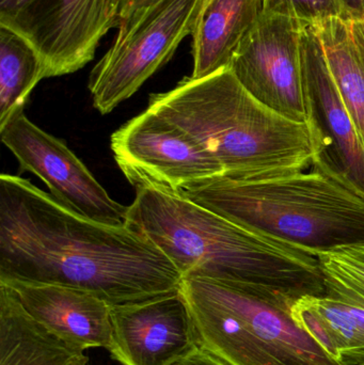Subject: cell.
<instances>
[{
    "label": "cell",
    "mask_w": 364,
    "mask_h": 365,
    "mask_svg": "<svg viewBox=\"0 0 364 365\" xmlns=\"http://www.w3.org/2000/svg\"><path fill=\"white\" fill-rule=\"evenodd\" d=\"M89 292L110 306L180 291L170 259L128 225H103L19 175H0V282Z\"/></svg>",
    "instance_id": "cell-1"
},
{
    "label": "cell",
    "mask_w": 364,
    "mask_h": 365,
    "mask_svg": "<svg viewBox=\"0 0 364 365\" xmlns=\"http://www.w3.org/2000/svg\"><path fill=\"white\" fill-rule=\"evenodd\" d=\"M128 227L149 238L184 278L248 285L292 309L299 298L325 295L316 255L241 227L177 193L136 188Z\"/></svg>",
    "instance_id": "cell-2"
},
{
    "label": "cell",
    "mask_w": 364,
    "mask_h": 365,
    "mask_svg": "<svg viewBox=\"0 0 364 365\" xmlns=\"http://www.w3.org/2000/svg\"><path fill=\"white\" fill-rule=\"evenodd\" d=\"M177 195L311 255L364 244V197L318 160L310 168L190 182Z\"/></svg>",
    "instance_id": "cell-3"
},
{
    "label": "cell",
    "mask_w": 364,
    "mask_h": 365,
    "mask_svg": "<svg viewBox=\"0 0 364 365\" xmlns=\"http://www.w3.org/2000/svg\"><path fill=\"white\" fill-rule=\"evenodd\" d=\"M147 108L192 135L224 170L250 178L310 168L314 152L307 125L261 104L230 68L202 78L186 77Z\"/></svg>",
    "instance_id": "cell-4"
},
{
    "label": "cell",
    "mask_w": 364,
    "mask_h": 365,
    "mask_svg": "<svg viewBox=\"0 0 364 365\" xmlns=\"http://www.w3.org/2000/svg\"><path fill=\"white\" fill-rule=\"evenodd\" d=\"M199 345L230 365H340L292 319L291 311L259 289L207 278L180 287Z\"/></svg>",
    "instance_id": "cell-5"
},
{
    "label": "cell",
    "mask_w": 364,
    "mask_h": 365,
    "mask_svg": "<svg viewBox=\"0 0 364 365\" xmlns=\"http://www.w3.org/2000/svg\"><path fill=\"white\" fill-rule=\"evenodd\" d=\"M203 0H157L120 17L113 44L90 73L94 108L111 113L170 61L192 36Z\"/></svg>",
    "instance_id": "cell-6"
},
{
    "label": "cell",
    "mask_w": 364,
    "mask_h": 365,
    "mask_svg": "<svg viewBox=\"0 0 364 365\" xmlns=\"http://www.w3.org/2000/svg\"><path fill=\"white\" fill-rule=\"evenodd\" d=\"M122 0H0V28L38 53L45 78L81 70L118 26Z\"/></svg>",
    "instance_id": "cell-7"
},
{
    "label": "cell",
    "mask_w": 364,
    "mask_h": 365,
    "mask_svg": "<svg viewBox=\"0 0 364 365\" xmlns=\"http://www.w3.org/2000/svg\"><path fill=\"white\" fill-rule=\"evenodd\" d=\"M111 151L135 187L177 192L186 185L224 175L215 158L180 126L147 108L111 135Z\"/></svg>",
    "instance_id": "cell-8"
},
{
    "label": "cell",
    "mask_w": 364,
    "mask_h": 365,
    "mask_svg": "<svg viewBox=\"0 0 364 365\" xmlns=\"http://www.w3.org/2000/svg\"><path fill=\"white\" fill-rule=\"evenodd\" d=\"M1 141L21 171L42 180L59 203L103 225L128 223V206L115 202L66 143L41 130L25 113H16L0 128Z\"/></svg>",
    "instance_id": "cell-9"
},
{
    "label": "cell",
    "mask_w": 364,
    "mask_h": 365,
    "mask_svg": "<svg viewBox=\"0 0 364 365\" xmlns=\"http://www.w3.org/2000/svg\"><path fill=\"white\" fill-rule=\"evenodd\" d=\"M301 62L313 160L322 163L364 197V145L331 76L322 41L301 23Z\"/></svg>",
    "instance_id": "cell-10"
},
{
    "label": "cell",
    "mask_w": 364,
    "mask_h": 365,
    "mask_svg": "<svg viewBox=\"0 0 364 365\" xmlns=\"http://www.w3.org/2000/svg\"><path fill=\"white\" fill-rule=\"evenodd\" d=\"M301 31V21L264 13L229 68L261 104L290 121L306 124Z\"/></svg>",
    "instance_id": "cell-11"
},
{
    "label": "cell",
    "mask_w": 364,
    "mask_h": 365,
    "mask_svg": "<svg viewBox=\"0 0 364 365\" xmlns=\"http://www.w3.org/2000/svg\"><path fill=\"white\" fill-rule=\"evenodd\" d=\"M108 351L122 365H170L200 346L181 292L111 306Z\"/></svg>",
    "instance_id": "cell-12"
},
{
    "label": "cell",
    "mask_w": 364,
    "mask_h": 365,
    "mask_svg": "<svg viewBox=\"0 0 364 365\" xmlns=\"http://www.w3.org/2000/svg\"><path fill=\"white\" fill-rule=\"evenodd\" d=\"M16 294L26 311L49 331L78 349L113 342L111 306L102 298L75 287L45 283L0 282Z\"/></svg>",
    "instance_id": "cell-13"
},
{
    "label": "cell",
    "mask_w": 364,
    "mask_h": 365,
    "mask_svg": "<svg viewBox=\"0 0 364 365\" xmlns=\"http://www.w3.org/2000/svg\"><path fill=\"white\" fill-rule=\"evenodd\" d=\"M264 12V0H203L192 34L190 77L202 78L229 68Z\"/></svg>",
    "instance_id": "cell-14"
},
{
    "label": "cell",
    "mask_w": 364,
    "mask_h": 365,
    "mask_svg": "<svg viewBox=\"0 0 364 365\" xmlns=\"http://www.w3.org/2000/svg\"><path fill=\"white\" fill-rule=\"evenodd\" d=\"M0 365H89V358L41 325L0 283Z\"/></svg>",
    "instance_id": "cell-15"
},
{
    "label": "cell",
    "mask_w": 364,
    "mask_h": 365,
    "mask_svg": "<svg viewBox=\"0 0 364 365\" xmlns=\"http://www.w3.org/2000/svg\"><path fill=\"white\" fill-rule=\"evenodd\" d=\"M331 76L364 145V30L340 17L314 25Z\"/></svg>",
    "instance_id": "cell-16"
},
{
    "label": "cell",
    "mask_w": 364,
    "mask_h": 365,
    "mask_svg": "<svg viewBox=\"0 0 364 365\" xmlns=\"http://www.w3.org/2000/svg\"><path fill=\"white\" fill-rule=\"evenodd\" d=\"M44 78L36 51L14 32L0 28V128L23 113L32 90Z\"/></svg>",
    "instance_id": "cell-17"
},
{
    "label": "cell",
    "mask_w": 364,
    "mask_h": 365,
    "mask_svg": "<svg viewBox=\"0 0 364 365\" xmlns=\"http://www.w3.org/2000/svg\"><path fill=\"white\" fill-rule=\"evenodd\" d=\"M316 257L324 280L325 295L364 309V244L318 253Z\"/></svg>",
    "instance_id": "cell-18"
},
{
    "label": "cell",
    "mask_w": 364,
    "mask_h": 365,
    "mask_svg": "<svg viewBox=\"0 0 364 365\" xmlns=\"http://www.w3.org/2000/svg\"><path fill=\"white\" fill-rule=\"evenodd\" d=\"M335 338L341 365H364V309L333 296L314 297Z\"/></svg>",
    "instance_id": "cell-19"
},
{
    "label": "cell",
    "mask_w": 364,
    "mask_h": 365,
    "mask_svg": "<svg viewBox=\"0 0 364 365\" xmlns=\"http://www.w3.org/2000/svg\"><path fill=\"white\" fill-rule=\"evenodd\" d=\"M314 297L316 296L299 298L291 309V315L297 326L309 334L331 359L339 364V353L335 338L326 319L316 308Z\"/></svg>",
    "instance_id": "cell-20"
},
{
    "label": "cell",
    "mask_w": 364,
    "mask_h": 365,
    "mask_svg": "<svg viewBox=\"0 0 364 365\" xmlns=\"http://www.w3.org/2000/svg\"><path fill=\"white\" fill-rule=\"evenodd\" d=\"M264 11L312 25L340 15L338 0H264Z\"/></svg>",
    "instance_id": "cell-21"
},
{
    "label": "cell",
    "mask_w": 364,
    "mask_h": 365,
    "mask_svg": "<svg viewBox=\"0 0 364 365\" xmlns=\"http://www.w3.org/2000/svg\"><path fill=\"white\" fill-rule=\"evenodd\" d=\"M170 365H230L222 358L214 355L203 347L198 346L184 357L180 358Z\"/></svg>",
    "instance_id": "cell-22"
},
{
    "label": "cell",
    "mask_w": 364,
    "mask_h": 365,
    "mask_svg": "<svg viewBox=\"0 0 364 365\" xmlns=\"http://www.w3.org/2000/svg\"><path fill=\"white\" fill-rule=\"evenodd\" d=\"M339 17L346 21H364V0H338Z\"/></svg>",
    "instance_id": "cell-23"
},
{
    "label": "cell",
    "mask_w": 364,
    "mask_h": 365,
    "mask_svg": "<svg viewBox=\"0 0 364 365\" xmlns=\"http://www.w3.org/2000/svg\"><path fill=\"white\" fill-rule=\"evenodd\" d=\"M156 1L157 0H122L120 17L128 16L134 11L143 8V6H150V4H154Z\"/></svg>",
    "instance_id": "cell-24"
},
{
    "label": "cell",
    "mask_w": 364,
    "mask_h": 365,
    "mask_svg": "<svg viewBox=\"0 0 364 365\" xmlns=\"http://www.w3.org/2000/svg\"><path fill=\"white\" fill-rule=\"evenodd\" d=\"M359 23H361V25H363V30H364V21H359Z\"/></svg>",
    "instance_id": "cell-25"
}]
</instances>
